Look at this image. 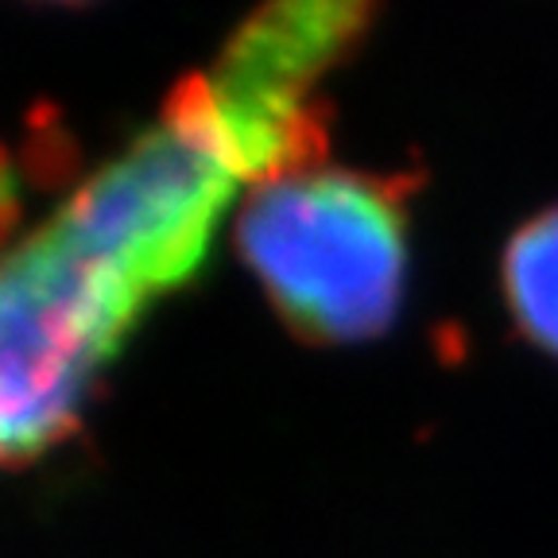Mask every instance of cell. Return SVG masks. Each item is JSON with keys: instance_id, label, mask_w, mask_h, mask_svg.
Returning <instances> with one entry per match:
<instances>
[{"instance_id": "1", "label": "cell", "mask_w": 558, "mask_h": 558, "mask_svg": "<svg viewBox=\"0 0 558 558\" xmlns=\"http://www.w3.org/2000/svg\"><path fill=\"white\" fill-rule=\"evenodd\" d=\"M326 70L248 16L218 66L59 214L0 253V465H32L82 427L97 380L156 299L206 264L236 194L326 163Z\"/></svg>"}, {"instance_id": "2", "label": "cell", "mask_w": 558, "mask_h": 558, "mask_svg": "<svg viewBox=\"0 0 558 558\" xmlns=\"http://www.w3.org/2000/svg\"><path fill=\"white\" fill-rule=\"evenodd\" d=\"M415 174L311 163L253 186L233 241L279 323L311 345L392 330L411 271Z\"/></svg>"}, {"instance_id": "3", "label": "cell", "mask_w": 558, "mask_h": 558, "mask_svg": "<svg viewBox=\"0 0 558 558\" xmlns=\"http://www.w3.org/2000/svg\"><path fill=\"white\" fill-rule=\"evenodd\" d=\"M500 303L515 333L558 361V202L520 221L505 241Z\"/></svg>"}]
</instances>
